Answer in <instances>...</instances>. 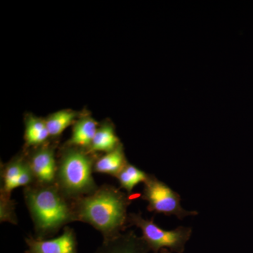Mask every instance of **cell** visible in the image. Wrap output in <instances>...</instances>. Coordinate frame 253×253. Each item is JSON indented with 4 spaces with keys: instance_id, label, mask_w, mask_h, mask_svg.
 I'll return each instance as SVG.
<instances>
[{
    "instance_id": "4fadbf2b",
    "label": "cell",
    "mask_w": 253,
    "mask_h": 253,
    "mask_svg": "<svg viewBox=\"0 0 253 253\" xmlns=\"http://www.w3.org/2000/svg\"><path fill=\"white\" fill-rule=\"evenodd\" d=\"M121 144L114 126L109 121H105L99 125L87 151L94 155L98 153L106 154L116 149Z\"/></svg>"
},
{
    "instance_id": "277c9868",
    "label": "cell",
    "mask_w": 253,
    "mask_h": 253,
    "mask_svg": "<svg viewBox=\"0 0 253 253\" xmlns=\"http://www.w3.org/2000/svg\"><path fill=\"white\" fill-rule=\"evenodd\" d=\"M131 226L141 229V237L154 253H159L163 249L176 253H184L186 244L192 234V229L186 226H179L174 230H165L154 222V219H144L141 213L129 214L128 227Z\"/></svg>"
},
{
    "instance_id": "ba28073f",
    "label": "cell",
    "mask_w": 253,
    "mask_h": 253,
    "mask_svg": "<svg viewBox=\"0 0 253 253\" xmlns=\"http://www.w3.org/2000/svg\"><path fill=\"white\" fill-rule=\"evenodd\" d=\"M149 246L141 236L134 231L123 232L111 239L104 240L94 253H150Z\"/></svg>"
},
{
    "instance_id": "52a82bcc",
    "label": "cell",
    "mask_w": 253,
    "mask_h": 253,
    "mask_svg": "<svg viewBox=\"0 0 253 253\" xmlns=\"http://www.w3.org/2000/svg\"><path fill=\"white\" fill-rule=\"evenodd\" d=\"M25 241L28 248L25 253H78L77 236L72 228L67 226L59 237L39 240L29 236Z\"/></svg>"
},
{
    "instance_id": "5bb4252c",
    "label": "cell",
    "mask_w": 253,
    "mask_h": 253,
    "mask_svg": "<svg viewBox=\"0 0 253 253\" xmlns=\"http://www.w3.org/2000/svg\"><path fill=\"white\" fill-rule=\"evenodd\" d=\"M80 115L73 110L64 109L50 114L45 118L50 138H58L63 131L73 126Z\"/></svg>"
},
{
    "instance_id": "8fae6325",
    "label": "cell",
    "mask_w": 253,
    "mask_h": 253,
    "mask_svg": "<svg viewBox=\"0 0 253 253\" xmlns=\"http://www.w3.org/2000/svg\"><path fill=\"white\" fill-rule=\"evenodd\" d=\"M122 143L116 149L96 157L94 172L115 176L127 164Z\"/></svg>"
},
{
    "instance_id": "9a60e30c",
    "label": "cell",
    "mask_w": 253,
    "mask_h": 253,
    "mask_svg": "<svg viewBox=\"0 0 253 253\" xmlns=\"http://www.w3.org/2000/svg\"><path fill=\"white\" fill-rule=\"evenodd\" d=\"M149 174L127 163L122 170L116 176L120 186L126 192L131 194L134 187L140 183H144L149 177Z\"/></svg>"
},
{
    "instance_id": "3957f363",
    "label": "cell",
    "mask_w": 253,
    "mask_h": 253,
    "mask_svg": "<svg viewBox=\"0 0 253 253\" xmlns=\"http://www.w3.org/2000/svg\"><path fill=\"white\" fill-rule=\"evenodd\" d=\"M96 158L86 150L64 145L61 148L55 184L70 201L93 194L99 188L92 175Z\"/></svg>"
},
{
    "instance_id": "9c48e42d",
    "label": "cell",
    "mask_w": 253,
    "mask_h": 253,
    "mask_svg": "<svg viewBox=\"0 0 253 253\" xmlns=\"http://www.w3.org/2000/svg\"><path fill=\"white\" fill-rule=\"evenodd\" d=\"M27 163L26 152L15 156L1 168V195L0 204L11 202V194L13 190L19 187L20 175Z\"/></svg>"
},
{
    "instance_id": "6da1fadb",
    "label": "cell",
    "mask_w": 253,
    "mask_h": 253,
    "mask_svg": "<svg viewBox=\"0 0 253 253\" xmlns=\"http://www.w3.org/2000/svg\"><path fill=\"white\" fill-rule=\"evenodd\" d=\"M132 201L130 194L103 184L93 194L72 201L75 221L90 224L104 240L111 239L128 227L127 208Z\"/></svg>"
},
{
    "instance_id": "8992f818",
    "label": "cell",
    "mask_w": 253,
    "mask_h": 253,
    "mask_svg": "<svg viewBox=\"0 0 253 253\" xmlns=\"http://www.w3.org/2000/svg\"><path fill=\"white\" fill-rule=\"evenodd\" d=\"M56 144L48 141L46 144L26 151L28 163L38 185H54L57 172Z\"/></svg>"
},
{
    "instance_id": "5b68a950",
    "label": "cell",
    "mask_w": 253,
    "mask_h": 253,
    "mask_svg": "<svg viewBox=\"0 0 253 253\" xmlns=\"http://www.w3.org/2000/svg\"><path fill=\"white\" fill-rule=\"evenodd\" d=\"M141 199L147 201L148 211L156 214L174 215L179 219L199 214L197 211L184 209L179 194L152 174L144 183Z\"/></svg>"
},
{
    "instance_id": "30bf717a",
    "label": "cell",
    "mask_w": 253,
    "mask_h": 253,
    "mask_svg": "<svg viewBox=\"0 0 253 253\" xmlns=\"http://www.w3.org/2000/svg\"><path fill=\"white\" fill-rule=\"evenodd\" d=\"M99 126V123L89 115L80 116L73 124L72 135L64 146L87 151L90 147Z\"/></svg>"
},
{
    "instance_id": "7a4b0ae2",
    "label": "cell",
    "mask_w": 253,
    "mask_h": 253,
    "mask_svg": "<svg viewBox=\"0 0 253 253\" xmlns=\"http://www.w3.org/2000/svg\"><path fill=\"white\" fill-rule=\"evenodd\" d=\"M23 195L34 224L36 239H48L66 224L75 221L72 201L56 184L28 186L23 188Z\"/></svg>"
},
{
    "instance_id": "7c38bea8",
    "label": "cell",
    "mask_w": 253,
    "mask_h": 253,
    "mask_svg": "<svg viewBox=\"0 0 253 253\" xmlns=\"http://www.w3.org/2000/svg\"><path fill=\"white\" fill-rule=\"evenodd\" d=\"M49 138L45 119L28 115L25 119V146L27 149H35L46 144Z\"/></svg>"
},
{
    "instance_id": "2e32d148",
    "label": "cell",
    "mask_w": 253,
    "mask_h": 253,
    "mask_svg": "<svg viewBox=\"0 0 253 253\" xmlns=\"http://www.w3.org/2000/svg\"><path fill=\"white\" fill-rule=\"evenodd\" d=\"M160 253H172L168 249H163L160 251Z\"/></svg>"
}]
</instances>
